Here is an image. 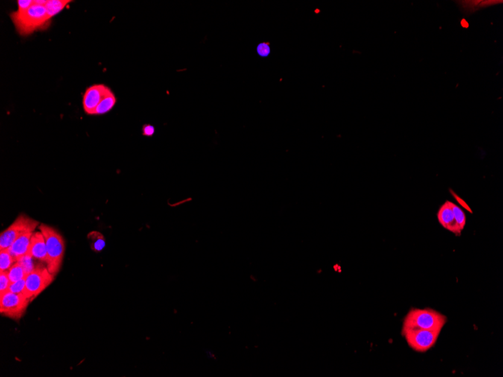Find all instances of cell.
I'll return each instance as SVG.
<instances>
[{
	"label": "cell",
	"mask_w": 503,
	"mask_h": 377,
	"mask_svg": "<svg viewBox=\"0 0 503 377\" xmlns=\"http://www.w3.org/2000/svg\"><path fill=\"white\" fill-rule=\"evenodd\" d=\"M17 33L21 36H28L35 32L47 30L52 18L47 13L43 5L35 3L26 11H15L10 15Z\"/></svg>",
	"instance_id": "obj_1"
},
{
	"label": "cell",
	"mask_w": 503,
	"mask_h": 377,
	"mask_svg": "<svg viewBox=\"0 0 503 377\" xmlns=\"http://www.w3.org/2000/svg\"><path fill=\"white\" fill-rule=\"evenodd\" d=\"M39 230L46 243L48 261L46 267L50 273L55 276L61 268L65 253V242L61 234L52 227L42 224Z\"/></svg>",
	"instance_id": "obj_2"
},
{
	"label": "cell",
	"mask_w": 503,
	"mask_h": 377,
	"mask_svg": "<svg viewBox=\"0 0 503 377\" xmlns=\"http://www.w3.org/2000/svg\"><path fill=\"white\" fill-rule=\"evenodd\" d=\"M446 323V316L433 309H412L405 316L402 328H419L441 332Z\"/></svg>",
	"instance_id": "obj_3"
},
{
	"label": "cell",
	"mask_w": 503,
	"mask_h": 377,
	"mask_svg": "<svg viewBox=\"0 0 503 377\" xmlns=\"http://www.w3.org/2000/svg\"><path fill=\"white\" fill-rule=\"evenodd\" d=\"M53 276L48 267L44 266H36L25 278V288L23 294L33 301L41 293L43 292L53 282Z\"/></svg>",
	"instance_id": "obj_4"
},
{
	"label": "cell",
	"mask_w": 503,
	"mask_h": 377,
	"mask_svg": "<svg viewBox=\"0 0 503 377\" xmlns=\"http://www.w3.org/2000/svg\"><path fill=\"white\" fill-rule=\"evenodd\" d=\"M440 331L419 328H402V334L408 346L417 352H425L436 345Z\"/></svg>",
	"instance_id": "obj_5"
},
{
	"label": "cell",
	"mask_w": 503,
	"mask_h": 377,
	"mask_svg": "<svg viewBox=\"0 0 503 377\" xmlns=\"http://www.w3.org/2000/svg\"><path fill=\"white\" fill-rule=\"evenodd\" d=\"M39 223L26 215H19L7 229L0 234V249H8L12 243L26 233L34 232Z\"/></svg>",
	"instance_id": "obj_6"
},
{
	"label": "cell",
	"mask_w": 503,
	"mask_h": 377,
	"mask_svg": "<svg viewBox=\"0 0 503 377\" xmlns=\"http://www.w3.org/2000/svg\"><path fill=\"white\" fill-rule=\"evenodd\" d=\"M30 301L24 294L9 292L0 296V313L6 317L18 320L24 316Z\"/></svg>",
	"instance_id": "obj_7"
},
{
	"label": "cell",
	"mask_w": 503,
	"mask_h": 377,
	"mask_svg": "<svg viewBox=\"0 0 503 377\" xmlns=\"http://www.w3.org/2000/svg\"><path fill=\"white\" fill-rule=\"evenodd\" d=\"M110 90L112 89L103 84H97L87 88L83 100V109L85 113L94 115L97 106Z\"/></svg>",
	"instance_id": "obj_8"
},
{
	"label": "cell",
	"mask_w": 503,
	"mask_h": 377,
	"mask_svg": "<svg viewBox=\"0 0 503 377\" xmlns=\"http://www.w3.org/2000/svg\"><path fill=\"white\" fill-rule=\"evenodd\" d=\"M29 254L32 258L47 264L48 252L45 237L41 231L33 233L30 241Z\"/></svg>",
	"instance_id": "obj_9"
},
{
	"label": "cell",
	"mask_w": 503,
	"mask_h": 377,
	"mask_svg": "<svg viewBox=\"0 0 503 377\" xmlns=\"http://www.w3.org/2000/svg\"><path fill=\"white\" fill-rule=\"evenodd\" d=\"M438 219L441 225L445 229L448 230L457 236L461 234L462 231L456 221L454 212L450 206V201H447L441 206L438 212Z\"/></svg>",
	"instance_id": "obj_10"
},
{
	"label": "cell",
	"mask_w": 503,
	"mask_h": 377,
	"mask_svg": "<svg viewBox=\"0 0 503 377\" xmlns=\"http://www.w3.org/2000/svg\"><path fill=\"white\" fill-rule=\"evenodd\" d=\"M33 233L34 232H29L23 234L12 243L9 249H8L17 261L28 255L30 241Z\"/></svg>",
	"instance_id": "obj_11"
},
{
	"label": "cell",
	"mask_w": 503,
	"mask_h": 377,
	"mask_svg": "<svg viewBox=\"0 0 503 377\" xmlns=\"http://www.w3.org/2000/svg\"><path fill=\"white\" fill-rule=\"evenodd\" d=\"M117 98L115 94L112 90L109 91L107 94L103 97V100L100 102V104L97 106L94 115H104L110 112L114 106L116 104Z\"/></svg>",
	"instance_id": "obj_12"
},
{
	"label": "cell",
	"mask_w": 503,
	"mask_h": 377,
	"mask_svg": "<svg viewBox=\"0 0 503 377\" xmlns=\"http://www.w3.org/2000/svg\"><path fill=\"white\" fill-rule=\"evenodd\" d=\"M69 3L70 0H47L45 7L48 15L52 18L62 12Z\"/></svg>",
	"instance_id": "obj_13"
},
{
	"label": "cell",
	"mask_w": 503,
	"mask_h": 377,
	"mask_svg": "<svg viewBox=\"0 0 503 377\" xmlns=\"http://www.w3.org/2000/svg\"><path fill=\"white\" fill-rule=\"evenodd\" d=\"M8 274H9V279H10L11 282L13 283V282H17V281L21 280V279H24L28 274V272L24 268V266L19 262V261H17L16 263L13 264L12 267L8 270Z\"/></svg>",
	"instance_id": "obj_14"
},
{
	"label": "cell",
	"mask_w": 503,
	"mask_h": 377,
	"mask_svg": "<svg viewBox=\"0 0 503 377\" xmlns=\"http://www.w3.org/2000/svg\"><path fill=\"white\" fill-rule=\"evenodd\" d=\"M16 262L9 249H0V271L9 270Z\"/></svg>",
	"instance_id": "obj_15"
},
{
	"label": "cell",
	"mask_w": 503,
	"mask_h": 377,
	"mask_svg": "<svg viewBox=\"0 0 503 377\" xmlns=\"http://www.w3.org/2000/svg\"><path fill=\"white\" fill-rule=\"evenodd\" d=\"M450 206H451L453 212H454V218H455L456 221H457L459 228L463 231L466 223V215H465L464 212H463L461 208L459 207L458 206L451 203V202H450Z\"/></svg>",
	"instance_id": "obj_16"
},
{
	"label": "cell",
	"mask_w": 503,
	"mask_h": 377,
	"mask_svg": "<svg viewBox=\"0 0 503 377\" xmlns=\"http://www.w3.org/2000/svg\"><path fill=\"white\" fill-rule=\"evenodd\" d=\"M90 239L91 240V247L94 251L102 250L105 246V240L103 236L98 232H92L90 234Z\"/></svg>",
	"instance_id": "obj_17"
},
{
	"label": "cell",
	"mask_w": 503,
	"mask_h": 377,
	"mask_svg": "<svg viewBox=\"0 0 503 377\" xmlns=\"http://www.w3.org/2000/svg\"><path fill=\"white\" fill-rule=\"evenodd\" d=\"M11 284L12 282L9 279L8 270L0 271V296L4 295L9 292Z\"/></svg>",
	"instance_id": "obj_18"
},
{
	"label": "cell",
	"mask_w": 503,
	"mask_h": 377,
	"mask_svg": "<svg viewBox=\"0 0 503 377\" xmlns=\"http://www.w3.org/2000/svg\"><path fill=\"white\" fill-rule=\"evenodd\" d=\"M256 52L261 57H267L270 54V45L268 42H261L256 48Z\"/></svg>",
	"instance_id": "obj_19"
},
{
	"label": "cell",
	"mask_w": 503,
	"mask_h": 377,
	"mask_svg": "<svg viewBox=\"0 0 503 377\" xmlns=\"http://www.w3.org/2000/svg\"><path fill=\"white\" fill-rule=\"evenodd\" d=\"M25 288V278L11 284L9 291L15 294H22Z\"/></svg>",
	"instance_id": "obj_20"
},
{
	"label": "cell",
	"mask_w": 503,
	"mask_h": 377,
	"mask_svg": "<svg viewBox=\"0 0 503 377\" xmlns=\"http://www.w3.org/2000/svg\"><path fill=\"white\" fill-rule=\"evenodd\" d=\"M17 4H18V11H26L30 9L34 4V1H32V0H18L17 2Z\"/></svg>",
	"instance_id": "obj_21"
},
{
	"label": "cell",
	"mask_w": 503,
	"mask_h": 377,
	"mask_svg": "<svg viewBox=\"0 0 503 377\" xmlns=\"http://www.w3.org/2000/svg\"><path fill=\"white\" fill-rule=\"evenodd\" d=\"M142 132L144 136L150 137V136H153L155 134L156 128H155L154 126L151 125V124H144L142 126Z\"/></svg>",
	"instance_id": "obj_22"
},
{
	"label": "cell",
	"mask_w": 503,
	"mask_h": 377,
	"mask_svg": "<svg viewBox=\"0 0 503 377\" xmlns=\"http://www.w3.org/2000/svg\"><path fill=\"white\" fill-rule=\"evenodd\" d=\"M450 191H451V194H453V197H454V199L458 202L459 204H460L462 207H463L464 209H466V210L469 211L470 213H472V211L471 210L470 207L466 204V202H465L463 199L460 198L457 194H456L455 193H454V191H451V190H450Z\"/></svg>",
	"instance_id": "obj_23"
}]
</instances>
